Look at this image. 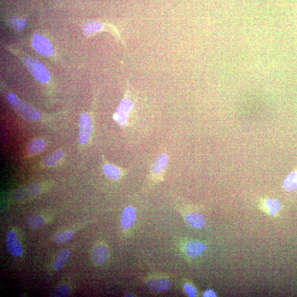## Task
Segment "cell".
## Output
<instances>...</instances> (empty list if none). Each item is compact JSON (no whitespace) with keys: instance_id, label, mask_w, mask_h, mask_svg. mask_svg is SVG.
Instances as JSON below:
<instances>
[{"instance_id":"cell-1","label":"cell","mask_w":297,"mask_h":297,"mask_svg":"<svg viewBox=\"0 0 297 297\" xmlns=\"http://www.w3.org/2000/svg\"><path fill=\"white\" fill-rule=\"evenodd\" d=\"M7 99L11 105L22 118L31 121H36L40 119L41 114L38 111L17 97L15 94L8 93Z\"/></svg>"},{"instance_id":"cell-2","label":"cell","mask_w":297,"mask_h":297,"mask_svg":"<svg viewBox=\"0 0 297 297\" xmlns=\"http://www.w3.org/2000/svg\"><path fill=\"white\" fill-rule=\"evenodd\" d=\"M24 63L36 81L42 83L49 82L50 74L49 71L40 62L31 57H26Z\"/></svg>"},{"instance_id":"cell-3","label":"cell","mask_w":297,"mask_h":297,"mask_svg":"<svg viewBox=\"0 0 297 297\" xmlns=\"http://www.w3.org/2000/svg\"><path fill=\"white\" fill-rule=\"evenodd\" d=\"M258 207L267 215L277 218L282 209V204L277 198H262L258 201Z\"/></svg>"},{"instance_id":"cell-4","label":"cell","mask_w":297,"mask_h":297,"mask_svg":"<svg viewBox=\"0 0 297 297\" xmlns=\"http://www.w3.org/2000/svg\"><path fill=\"white\" fill-rule=\"evenodd\" d=\"M40 190L39 183H28L17 189L13 193V197L17 201L27 200L38 194Z\"/></svg>"},{"instance_id":"cell-5","label":"cell","mask_w":297,"mask_h":297,"mask_svg":"<svg viewBox=\"0 0 297 297\" xmlns=\"http://www.w3.org/2000/svg\"><path fill=\"white\" fill-rule=\"evenodd\" d=\"M207 248V245L204 242L198 240H188L183 245L184 253L192 259L198 258L202 256Z\"/></svg>"},{"instance_id":"cell-6","label":"cell","mask_w":297,"mask_h":297,"mask_svg":"<svg viewBox=\"0 0 297 297\" xmlns=\"http://www.w3.org/2000/svg\"><path fill=\"white\" fill-rule=\"evenodd\" d=\"M133 104L130 100L127 98L123 99L120 104L115 113L113 118L120 125H124L127 124L129 114L133 109Z\"/></svg>"},{"instance_id":"cell-7","label":"cell","mask_w":297,"mask_h":297,"mask_svg":"<svg viewBox=\"0 0 297 297\" xmlns=\"http://www.w3.org/2000/svg\"><path fill=\"white\" fill-rule=\"evenodd\" d=\"M93 123L90 116L83 113L79 121V143L85 144L89 140L92 131Z\"/></svg>"},{"instance_id":"cell-8","label":"cell","mask_w":297,"mask_h":297,"mask_svg":"<svg viewBox=\"0 0 297 297\" xmlns=\"http://www.w3.org/2000/svg\"><path fill=\"white\" fill-rule=\"evenodd\" d=\"M145 283L149 289L155 293L169 290L171 286L170 280L161 276L150 277L146 280Z\"/></svg>"},{"instance_id":"cell-9","label":"cell","mask_w":297,"mask_h":297,"mask_svg":"<svg viewBox=\"0 0 297 297\" xmlns=\"http://www.w3.org/2000/svg\"><path fill=\"white\" fill-rule=\"evenodd\" d=\"M32 45L35 51L42 55L50 56L52 55L53 48L49 40L43 36L35 35Z\"/></svg>"},{"instance_id":"cell-10","label":"cell","mask_w":297,"mask_h":297,"mask_svg":"<svg viewBox=\"0 0 297 297\" xmlns=\"http://www.w3.org/2000/svg\"><path fill=\"white\" fill-rule=\"evenodd\" d=\"M169 157L166 154H162L159 157L156 162L154 163L152 169V177L153 181H161L163 178Z\"/></svg>"},{"instance_id":"cell-11","label":"cell","mask_w":297,"mask_h":297,"mask_svg":"<svg viewBox=\"0 0 297 297\" xmlns=\"http://www.w3.org/2000/svg\"><path fill=\"white\" fill-rule=\"evenodd\" d=\"M7 248L11 256L18 257L22 254V246L18 240L17 236L14 231L8 232L6 236Z\"/></svg>"},{"instance_id":"cell-12","label":"cell","mask_w":297,"mask_h":297,"mask_svg":"<svg viewBox=\"0 0 297 297\" xmlns=\"http://www.w3.org/2000/svg\"><path fill=\"white\" fill-rule=\"evenodd\" d=\"M136 217V211L133 207H125L121 215V227L125 231L131 228L135 223Z\"/></svg>"},{"instance_id":"cell-13","label":"cell","mask_w":297,"mask_h":297,"mask_svg":"<svg viewBox=\"0 0 297 297\" xmlns=\"http://www.w3.org/2000/svg\"><path fill=\"white\" fill-rule=\"evenodd\" d=\"M184 218L188 225L195 229L202 228L206 224L204 216L198 211L187 212L184 215Z\"/></svg>"},{"instance_id":"cell-14","label":"cell","mask_w":297,"mask_h":297,"mask_svg":"<svg viewBox=\"0 0 297 297\" xmlns=\"http://www.w3.org/2000/svg\"><path fill=\"white\" fill-rule=\"evenodd\" d=\"M108 255V250L107 246L100 244L94 248L92 252V258L96 264L102 265L107 261Z\"/></svg>"},{"instance_id":"cell-15","label":"cell","mask_w":297,"mask_h":297,"mask_svg":"<svg viewBox=\"0 0 297 297\" xmlns=\"http://www.w3.org/2000/svg\"><path fill=\"white\" fill-rule=\"evenodd\" d=\"M70 251L69 249H64L58 254L53 263V268L56 271L61 270L69 261L70 256Z\"/></svg>"},{"instance_id":"cell-16","label":"cell","mask_w":297,"mask_h":297,"mask_svg":"<svg viewBox=\"0 0 297 297\" xmlns=\"http://www.w3.org/2000/svg\"><path fill=\"white\" fill-rule=\"evenodd\" d=\"M284 189L292 191L297 189V169L292 171L284 179L283 182Z\"/></svg>"},{"instance_id":"cell-17","label":"cell","mask_w":297,"mask_h":297,"mask_svg":"<svg viewBox=\"0 0 297 297\" xmlns=\"http://www.w3.org/2000/svg\"><path fill=\"white\" fill-rule=\"evenodd\" d=\"M45 146V141L41 139L33 140L27 146V153L29 156H33L43 150Z\"/></svg>"},{"instance_id":"cell-18","label":"cell","mask_w":297,"mask_h":297,"mask_svg":"<svg viewBox=\"0 0 297 297\" xmlns=\"http://www.w3.org/2000/svg\"><path fill=\"white\" fill-rule=\"evenodd\" d=\"M103 24L96 21H88L83 23L82 26L84 34L86 35H90L95 32L101 30Z\"/></svg>"},{"instance_id":"cell-19","label":"cell","mask_w":297,"mask_h":297,"mask_svg":"<svg viewBox=\"0 0 297 297\" xmlns=\"http://www.w3.org/2000/svg\"><path fill=\"white\" fill-rule=\"evenodd\" d=\"M104 171L106 176L112 180H118L122 176V172L114 165L108 164L105 165Z\"/></svg>"},{"instance_id":"cell-20","label":"cell","mask_w":297,"mask_h":297,"mask_svg":"<svg viewBox=\"0 0 297 297\" xmlns=\"http://www.w3.org/2000/svg\"><path fill=\"white\" fill-rule=\"evenodd\" d=\"M64 156V153L62 150H58L49 155L43 160L44 164L47 166H53L55 165Z\"/></svg>"},{"instance_id":"cell-21","label":"cell","mask_w":297,"mask_h":297,"mask_svg":"<svg viewBox=\"0 0 297 297\" xmlns=\"http://www.w3.org/2000/svg\"><path fill=\"white\" fill-rule=\"evenodd\" d=\"M45 223L44 217L40 215L30 216L27 220V224L29 227L33 229H37L43 227Z\"/></svg>"},{"instance_id":"cell-22","label":"cell","mask_w":297,"mask_h":297,"mask_svg":"<svg viewBox=\"0 0 297 297\" xmlns=\"http://www.w3.org/2000/svg\"><path fill=\"white\" fill-rule=\"evenodd\" d=\"M74 236V233L72 231H66L58 233L53 236V241L57 245L65 244Z\"/></svg>"},{"instance_id":"cell-23","label":"cell","mask_w":297,"mask_h":297,"mask_svg":"<svg viewBox=\"0 0 297 297\" xmlns=\"http://www.w3.org/2000/svg\"><path fill=\"white\" fill-rule=\"evenodd\" d=\"M8 24L10 26L16 29L17 31L22 30L26 26V21L23 19H21L17 17H12L8 20Z\"/></svg>"},{"instance_id":"cell-24","label":"cell","mask_w":297,"mask_h":297,"mask_svg":"<svg viewBox=\"0 0 297 297\" xmlns=\"http://www.w3.org/2000/svg\"><path fill=\"white\" fill-rule=\"evenodd\" d=\"M69 288L66 285H61L57 287L52 293V297H68L69 295Z\"/></svg>"},{"instance_id":"cell-25","label":"cell","mask_w":297,"mask_h":297,"mask_svg":"<svg viewBox=\"0 0 297 297\" xmlns=\"http://www.w3.org/2000/svg\"><path fill=\"white\" fill-rule=\"evenodd\" d=\"M184 290L188 297H194L198 296V291L193 284L187 282L184 284Z\"/></svg>"},{"instance_id":"cell-26","label":"cell","mask_w":297,"mask_h":297,"mask_svg":"<svg viewBox=\"0 0 297 297\" xmlns=\"http://www.w3.org/2000/svg\"><path fill=\"white\" fill-rule=\"evenodd\" d=\"M203 297H217L216 292L214 290H207L204 292Z\"/></svg>"}]
</instances>
